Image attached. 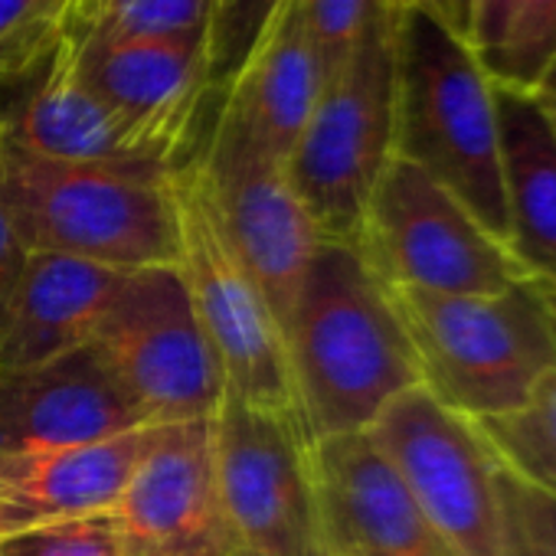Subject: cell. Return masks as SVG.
Masks as SVG:
<instances>
[{
    "label": "cell",
    "instance_id": "cell-30",
    "mask_svg": "<svg viewBox=\"0 0 556 556\" xmlns=\"http://www.w3.org/2000/svg\"><path fill=\"white\" fill-rule=\"evenodd\" d=\"M510 8H514V0H475L471 50L478 53V60H488L501 47V40L507 34Z\"/></svg>",
    "mask_w": 556,
    "mask_h": 556
},
{
    "label": "cell",
    "instance_id": "cell-29",
    "mask_svg": "<svg viewBox=\"0 0 556 556\" xmlns=\"http://www.w3.org/2000/svg\"><path fill=\"white\" fill-rule=\"evenodd\" d=\"M27 249L0 203V328L8 321V312H11V302H14V292H17V282L24 275V265H27Z\"/></svg>",
    "mask_w": 556,
    "mask_h": 556
},
{
    "label": "cell",
    "instance_id": "cell-9",
    "mask_svg": "<svg viewBox=\"0 0 556 556\" xmlns=\"http://www.w3.org/2000/svg\"><path fill=\"white\" fill-rule=\"evenodd\" d=\"M193 157L229 249L286 334L308 262L321 245L308 210L286 177V164L242 128L219 96L206 144Z\"/></svg>",
    "mask_w": 556,
    "mask_h": 556
},
{
    "label": "cell",
    "instance_id": "cell-15",
    "mask_svg": "<svg viewBox=\"0 0 556 556\" xmlns=\"http://www.w3.org/2000/svg\"><path fill=\"white\" fill-rule=\"evenodd\" d=\"M148 426L92 344L37 367L0 370V452L96 445Z\"/></svg>",
    "mask_w": 556,
    "mask_h": 556
},
{
    "label": "cell",
    "instance_id": "cell-31",
    "mask_svg": "<svg viewBox=\"0 0 556 556\" xmlns=\"http://www.w3.org/2000/svg\"><path fill=\"white\" fill-rule=\"evenodd\" d=\"M406 8H416L429 14L435 24H442L448 34L471 43V21H475V0H400Z\"/></svg>",
    "mask_w": 556,
    "mask_h": 556
},
{
    "label": "cell",
    "instance_id": "cell-14",
    "mask_svg": "<svg viewBox=\"0 0 556 556\" xmlns=\"http://www.w3.org/2000/svg\"><path fill=\"white\" fill-rule=\"evenodd\" d=\"M321 556H455L367 432L312 448Z\"/></svg>",
    "mask_w": 556,
    "mask_h": 556
},
{
    "label": "cell",
    "instance_id": "cell-19",
    "mask_svg": "<svg viewBox=\"0 0 556 556\" xmlns=\"http://www.w3.org/2000/svg\"><path fill=\"white\" fill-rule=\"evenodd\" d=\"M321 89L325 70L302 17V0H282L219 102L275 161L286 164Z\"/></svg>",
    "mask_w": 556,
    "mask_h": 556
},
{
    "label": "cell",
    "instance_id": "cell-5",
    "mask_svg": "<svg viewBox=\"0 0 556 556\" xmlns=\"http://www.w3.org/2000/svg\"><path fill=\"white\" fill-rule=\"evenodd\" d=\"M396 14L387 11L325 89L286 161V177L321 242L354 245L367 203L393 161Z\"/></svg>",
    "mask_w": 556,
    "mask_h": 556
},
{
    "label": "cell",
    "instance_id": "cell-33",
    "mask_svg": "<svg viewBox=\"0 0 556 556\" xmlns=\"http://www.w3.org/2000/svg\"><path fill=\"white\" fill-rule=\"evenodd\" d=\"M540 92L546 96V102H549V105H553V112H556V66H553V70H549V76L543 79Z\"/></svg>",
    "mask_w": 556,
    "mask_h": 556
},
{
    "label": "cell",
    "instance_id": "cell-16",
    "mask_svg": "<svg viewBox=\"0 0 556 556\" xmlns=\"http://www.w3.org/2000/svg\"><path fill=\"white\" fill-rule=\"evenodd\" d=\"M164 426L76 448L0 452V540L109 514Z\"/></svg>",
    "mask_w": 556,
    "mask_h": 556
},
{
    "label": "cell",
    "instance_id": "cell-6",
    "mask_svg": "<svg viewBox=\"0 0 556 556\" xmlns=\"http://www.w3.org/2000/svg\"><path fill=\"white\" fill-rule=\"evenodd\" d=\"M174 206L180 236L177 268L197 321L223 367L226 390L255 409L292 419L312 442L292 380L286 334L229 249L197 157L174 164Z\"/></svg>",
    "mask_w": 556,
    "mask_h": 556
},
{
    "label": "cell",
    "instance_id": "cell-35",
    "mask_svg": "<svg viewBox=\"0 0 556 556\" xmlns=\"http://www.w3.org/2000/svg\"><path fill=\"white\" fill-rule=\"evenodd\" d=\"M232 556H249V553H242V549H239V553H232Z\"/></svg>",
    "mask_w": 556,
    "mask_h": 556
},
{
    "label": "cell",
    "instance_id": "cell-25",
    "mask_svg": "<svg viewBox=\"0 0 556 556\" xmlns=\"http://www.w3.org/2000/svg\"><path fill=\"white\" fill-rule=\"evenodd\" d=\"M278 8H282V0H213L203 34V70L210 96H223L232 86Z\"/></svg>",
    "mask_w": 556,
    "mask_h": 556
},
{
    "label": "cell",
    "instance_id": "cell-7",
    "mask_svg": "<svg viewBox=\"0 0 556 556\" xmlns=\"http://www.w3.org/2000/svg\"><path fill=\"white\" fill-rule=\"evenodd\" d=\"M354 249L383 289L501 295L530 278L501 239L403 157L387 164Z\"/></svg>",
    "mask_w": 556,
    "mask_h": 556
},
{
    "label": "cell",
    "instance_id": "cell-12",
    "mask_svg": "<svg viewBox=\"0 0 556 556\" xmlns=\"http://www.w3.org/2000/svg\"><path fill=\"white\" fill-rule=\"evenodd\" d=\"M118 556H232L210 419L164 426L109 510Z\"/></svg>",
    "mask_w": 556,
    "mask_h": 556
},
{
    "label": "cell",
    "instance_id": "cell-34",
    "mask_svg": "<svg viewBox=\"0 0 556 556\" xmlns=\"http://www.w3.org/2000/svg\"><path fill=\"white\" fill-rule=\"evenodd\" d=\"M543 286V282H540ZM543 295H546V302H549V312L556 315V286H543Z\"/></svg>",
    "mask_w": 556,
    "mask_h": 556
},
{
    "label": "cell",
    "instance_id": "cell-22",
    "mask_svg": "<svg viewBox=\"0 0 556 556\" xmlns=\"http://www.w3.org/2000/svg\"><path fill=\"white\" fill-rule=\"evenodd\" d=\"M475 422L514 475L556 494V370L536 383L520 409Z\"/></svg>",
    "mask_w": 556,
    "mask_h": 556
},
{
    "label": "cell",
    "instance_id": "cell-13",
    "mask_svg": "<svg viewBox=\"0 0 556 556\" xmlns=\"http://www.w3.org/2000/svg\"><path fill=\"white\" fill-rule=\"evenodd\" d=\"M79 79L128 125L148 161L180 164L210 99L203 37L70 40Z\"/></svg>",
    "mask_w": 556,
    "mask_h": 556
},
{
    "label": "cell",
    "instance_id": "cell-21",
    "mask_svg": "<svg viewBox=\"0 0 556 556\" xmlns=\"http://www.w3.org/2000/svg\"><path fill=\"white\" fill-rule=\"evenodd\" d=\"M213 0H76L63 37L70 40H148L203 37Z\"/></svg>",
    "mask_w": 556,
    "mask_h": 556
},
{
    "label": "cell",
    "instance_id": "cell-36",
    "mask_svg": "<svg viewBox=\"0 0 556 556\" xmlns=\"http://www.w3.org/2000/svg\"><path fill=\"white\" fill-rule=\"evenodd\" d=\"M553 321H556V315H553Z\"/></svg>",
    "mask_w": 556,
    "mask_h": 556
},
{
    "label": "cell",
    "instance_id": "cell-20",
    "mask_svg": "<svg viewBox=\"0 0 556 556\" xmlns=\"http://www.w3.org/2000/svg\"><path fill=\"white\" fill-rule=\"evenodd\" d=\"M11 138L27 151L70 161V164H118L148 161L128 125L79 79L70 43L60 40L43 76L30 89L17 118L11 122ZM161 164V161H157Z\"/></svg>",
    "mask_w": 556,
    "mask_h": 556
},
{
    "label": "cell",
    "instance_id": "cell-32",
    "mask_svg": "<svg viewBox=\"0 0 556 556\" xmlns=\"http://www.w3.org/2000/svg\"><path fill=\"white\" fill-rule=\"evenodd\" d=\"M40 76H30V79H0V131L11 128V122L17 118L21 105L27 102V96H30V89L37 86Z\"/></svg>",
    "mask_w": 556,
    "mask_h": 556
},
{
    "label": "cell",
    "instance_id": "cell-10",
    "mask_svg": "<svg viewBox=\"0 0 556 556\" xmlns=\"http://www.w3.org/2000/svg\"><path fill=\"white\" fill-rule=\"evenodd\" d=\"M92 351L135 396L151 426L210 419L223 400V367L197 321L177 265L128 271Z\"/></svg>",
    "mask_w": 556,
    "mask_h": 556
},
{
    "label": "cell",
    "instance_id": "cell-28",
    "mask_svg": "<svg viewBox=\"0 0 556 556\" xmlns=\"http://www.w3.org/2000/svg\"><path fill=\"white\" fill-rule=\"evenodd\" d=\"M0 556H118V543L109 514H96L0 540Z\"/></svg>",
    "mask_w": 556,
    "mask_h": 556
},
{
    "label": "cell",
    "instance_id": "cell-8",
    "mask_svg": "<svg viewBox=\"0 0 556 556\" xmlns=\"http://www.w3.org/2000/svg\"><path fill=\"white\" fill-rule=\"evenodd\" d=\"M367 435L455 556H501L504 462L475 419L413 387L370 422Z\"/></svg>",
    "mask_w": 556,
    "mask_h": 556
},
{
    "label": "cell",
    "instance_id": "cell-4",
    "mask_svg": "<svg viewBox=\"0 0 556 556\" xmlns=\"http://www.w3.org/2000/svg\"><path fill=\"white\" fill-rule=\"evenodd\" d=\"M387 292L416 351L422 387L468 419L520 409L556 370V321L536 278L501 295Z\"/></svg>",
    "mask_w": 556,
    "mask_h": 556
},
{
    "label": "cell",
    "instance_id": "cell-17",
    "mask_svg": "<svg viewBox=\"0 0 556 556\" xmlns=\"http://www.w3.org/2000/svg\"><path fill=\"white\" fill-rule=\"evenodd\" d=\"M128 271L56 252H30L8 321L0 370L37 367L96 341Z\"/></svg>",
    "mask_w": 556,
    "mask_h": 556
},
{
    "label": "cell",
    "instance_id": "cell-18",
    "mask_svg": "<svg viewBox=\"0 0 556 556\" xmlns=\"http://www.w3.org/2000/svg\"><path fill=\"white\" fill-rule=\"evenodd\" d=\"M507 249L523 271L556 286V112L540 89L494 86Z\"/></svg>",
    "mask_w": 556,
    "mask_h": 556
},
{
    "label": "cell",
    "instance_id": "cell-1",
    "mask_svg": "<svg viewBox=\"0 0 556 556\" xmlns=\"http://www.w3.org/2000/svg\"><path fill=\"white\" fill-rule=\"evenodd\" d=\"M286 348L312 445L367 432L400 393L422 387L393 299L354 245L321 242L315 249Z\"/></svg>",
    "mask_w": 556,
    "mask_h": 556
},
{
    "label": "cell",
    "instance_id": "cell-26",
    "mask_svg": "<svg viewBox=\"0 0 556 556\" xmlns=\"http://www.w3.org/2000/svg\"><path fill=\"white\" fill-rule=\"evenodd\" d=\"M501 556H556V494L523 481L507 465L497 471Z\"/></svg>",
    "mask_w": 556,
    "mask_h": 556
},
{
    "label": "cell",
    "instance_id": "cell-24",
    "mask_svg": "<svg viewBox=\"0 0 556 556\" xmlns=\"http://www.w3.org/2000/svg\"><path fill=\"white\" fill-rule=\"evenodd\" d=\"M76 0H0V79H30L53 60Z\"/></svg>",
    "mask_w": 556,
    "mask_h": 556
},
{
    "label": "cell",
    "instance_id": "cell-3",
    "mask_svg": "<svg viewBox=\"0 0 556 556\" xmlns=\"http://www.w3.org/2000/svg\"><path fill=\"white\" fill-rule=\"evenodd\" d=\"M403 157L507 245L494 83L478 53L429 14H396V131Z\"/></svg>",
    "mask_w": 556,
    "mask_h": 556
},
{
    "label": "cell",
    "instance_id": "cell-2",
    "mask_svg": "<svg viewBox=\"0 0 556 556\" xmlns=\"http://www.w3.org/2000/svg\"><path fill=\"white\" fill-rule=\"evenodd\" d=\"M0 203L27 252L138 271L180 262L174 164L50 161L0 131Z\"/></svg>",
    "mask_w": 556,
    "mask_h": 556
},
{
    "label": "cell",
    "instance_id": "cell-27",
    "mask_svg": "<svg viewBox=\"0 0 556 556\" xmlns=\"http://www.w3.org/2000/svg\"><path fill=\"white\" fill-rule=\"evenodd\" d=\"M400 4V0H302V17L325 79L351 56L367 30Z\"/></svg>",
    "mask_w": 556,
    "mask_h": 556
},
{
    "label": "cell",
    "instance_id": "cell-11",
    "mask_svg": "<svg viewBox=\"0 0 556 556\" xmlns=\"http://www.w3.org/2000/svg\"><path fill=\"white\" fill-rule=\"evenodd\" d=\"M213 429V471L223 514L249 556H321L305 432L223 390Z\"/></svg>",
    "mask_w": 556,
    "mask_h": 556
},
{
    "label": "cell",
    "instance_id": "cell-23",
    "mask_svg": "<svg viewBox=\"0 0 556 556\" xmlns=\"http://www.w3.org/2000/svg\"><path fill=\"white\" fill-rule=\"evenodd\" d=\"M481 66L494 86L540 89L556 66V0H514L507 34Z\"/></svg>",
    "mask_w": 556,
    "mask_h": 556
}]
</instances>
